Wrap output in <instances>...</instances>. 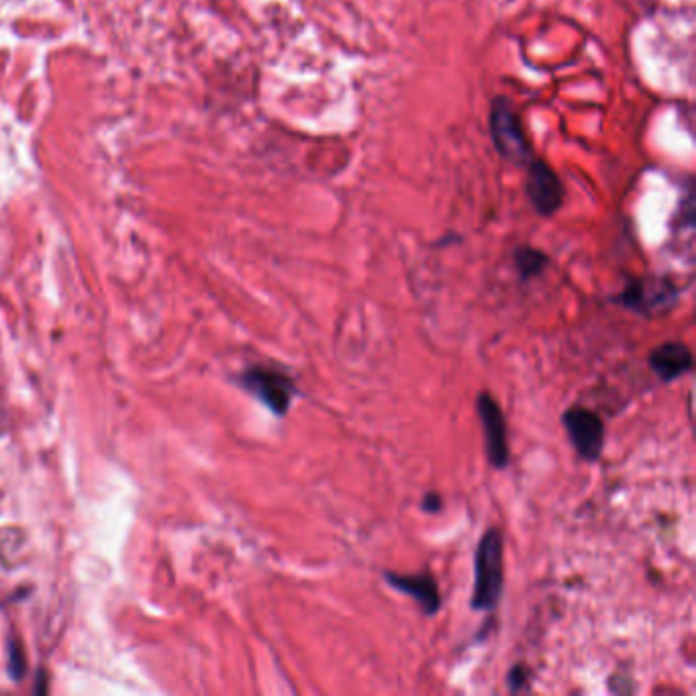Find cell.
<instances>
[{
	"mask_svg": "<svg viewBox=\"0 0 696 696\" xmlns=\"http://www.w3.org/2000/svg\"><path fill=\"white\" fill-rule=\"evenodd\" d=\"M441 507H443V499H441V494L435 492V490H429V492L423 496V499H421V509H423L425 513H429V515L439 513Z\"/></svg>",
	"mask_w": 696,
	"mask_h": 696,
	"instance_id": "4fadbf2b",
	"label": "cell"
},
{
	"mask_svg": "<svg viewBox=\"0 0 696 696\" xmlns=\"http://www.w3.org/2000/svg\"><path fill=\"white\" fill-rule=\"evenodd\" d=\"M615 301L621 303V307L643 317H662L670 309H674L678 301V290L668 278L650 276L631 280Z\"/></svg>",
	"mask_w": 696,
	"mask_h": 696,
	"instance_id": "3957f363",
	"label": "cell"
},
{
	"mask_svg": "<svg viewBox=\"0 0 696 696\" xmlns=\"http://www.w3.org/2000/svg\"><path fill=\"white\" fill-rule=\"evenodd\" d=\"M515 264L523 280H531L543 272V268L548 266V256L533 247H521L515 252Z\"/></svg>",
	"mask_w": 696,
	"mask_h": 696,
	"instance_id": "30bf717a",
	"label": "cell"
},
{
	"mask_svg": "<svg viewBox=\"0 0 696 696\" xmlns=\"http://www.w3.org/2000/svg\"><path fill=\"white\" fill-rule=\"evenodd\" d=\"M239 384L276 417H284L288 413L292 399L298 394L296 384L288 374L262 366L247 368L239 376Z\"/></svg>",
	"mask_w": 696,
	"mask_h": 696,
	"instance_id": "7a4b0ae2",
	"label": "cell"
},
{
	"mask_svg": "<svg viewBox=\"0 0 696 696\" xmlns=\"http://www.w3.org/2000/svg\"><path fill=\"white\" fill-rule=\"evenodd\" d=\"M37 692L39 694L45 692V672H39V688H37Z\"/></svg>",
	"mask_w": 696,
	"mask_h": 696,
	"instance_id": "5bb4252c",
	"label": "cell"
},
{
	"mask_svg": "<svg viewBox=\"0 0 696 696\" xmlns=\"http://www.w3.org/2000/svg\"><path fill=\"white\" fill-rule=\"evenodd\" d=\"M505 584V543L499 529H488L476 548L472 609L494 611L501 603Z\"/></svg>",
	"mask_w": 696,
	"mask_h": 696,
	"instance_id": "6da1fadb",
	"label": "cell"
},
{
	"mask_svg": "<svg viewBox=\"0 0 696 696\" xmlns=\"http://www.w3.org/2000/svg\"><path fill=\"white\" fill-rule=\"evenodd\" d=\"M490 135L503 158L515 164H527L533 158L519 115L507 98H496L492 105Z\"/></svg>",
	"mask_w": 696,
	"mask_h": 696,
	"instance_id": "277c9868",
	"label": "cell"
},
{
	"mask_svg": "<svg viewBox=\"0 0 696 696\" xmlns=\"http://www.w3.org/2000/svg\"><path fill=\"white\" fill-rule=\"evenodd\" d=\"M25 670H27V662H25L23 648H21V645H19L17 641L9 639V674H11V678H13L15 682L23 680Z\"/></svg>",
	"mask_w": 696,
	"mask_h": 696,
	"instance_id": "8fae6325",
	"label": "cell"
},
{
	"mask_svg": "<svg viewBox=\"0 0 696 696\" xmlns=\"http://www.w3.org/2000/svg\"><path fill=\"white\" fill-rule=\"evenodd\" d=\"M692 352L682 341H666L650 354V366L662 382H674L676 378L692 370Z\"/></svg>",
	"mask_w": 696,
	"mask_h": 696,
	"instance_id": "9c48e42d",
	"label": "cell"
},
{
	"mask_svg": "<svg viewBox=\"0 0 696 696\" xmlns=\"http://www.w3.org/2000/svg\"><path fill=\"white\" fill-rule=\"evenodd\" d=\"M527 194L533 209L543 217L554 215L564 203L560 178L548 164L535 158L527 162Z\"/></svg>",
	"mask_w": 696,
	"mask_h": 696,
	"instance_id": "52a82bcc",
	"label": "cell"
},
{
	"mask_svg": "<svg viewBox=\"0 0 696 696\" xmlns=\"http://www.w3.org/2000/svg\"><path fill=\"white\" fill-rule=\"evenodd\" d=\"M562 423L582 460L596 462L601 458L605 447V423L599 415L586 407H570L562 415Z\"/></svg>",
	"mask_w": 696,
	"mask_h": 696,
	"instance_id": "8992f818",
	"label": "cell"
},
{
	"mask_svg": "<svg viewBox=\"0 0 696 696\" xmlns=\"http://www.w3.org/2000/svg\"><path fill=\"white\" fill-rule=\"evenodd\" d=\"M476 411L478 419L484 431V450L486 458L492 468L505 470L511 458L509 452V433H507V421L503 415V409L494 401V396L486 390H482L476 399Z\"/></svg>",
	"mask_w": 696,
	"mask_h": 696,
	"instance_id": "5b68a950",
	"label": "cell"
},
{
	"mask_svg": "<svg viewBox=\"0 0 696 696\" xmlns=\"http://www.w3.org/2000/svg\"><path fill=\"white\" fill-rule=\"evenodd\" d=\"M386 584L394 590H399L423 609L427 617H433L441 609V592L435 582V578L427 572H415V574H401V572H384L382 574Z\"/></svg>",
	"mask_w": 696,
	"mask_h": 696,
	"instance_id": "ba28073f",
	"label": "cell"
},
{
	"mask_svg": "<svg viewBox=\"0 0 696 696\" xmlns=\"http://www.w3.org/2000/svg\"><path fill=\"white\" fill-rule=\"evenodd\" d=\"M507 682H509V688H511L513 692L527 690V688H529V670H527L525 666H521V664L513 666V670L509 672Z\"/></svg>",
	"mask_w": 696,
	"mask_h": 696,
	"instance_id": "7c38bea8",
	"label": "cell"
}]
</instances>
